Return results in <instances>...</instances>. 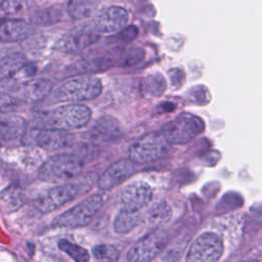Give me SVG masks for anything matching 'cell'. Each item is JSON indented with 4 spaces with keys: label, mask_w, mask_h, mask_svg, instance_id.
I'll list each match as a JSON object with an SVG mask.
<instances>
[{
    "label": "cell",
    "mask_w": 262,
    "mask_h": 262,
    "mask_svg": "<svg viewBox=\"0 0 262 262\" xmlns=\"http://www.w3.org/2000/svg\"><path fill=\"white\" fill-rule=\"evenodd\" d=\"M97 5L98 3L94 1L76 0V1H70L68 3L67 10L73 19L81 20L91 16L94 13Z\"/></svg>",
    "instance_id": "cell-22"
},
{
    "label": "cell",
    "mask_w": 262,
    "mask_h": 262,
    "mask_svg": "<svg viewBox=\"0 0 262 262\" xmlns=\"http://www.w3.org/2000/svg\"><path fill=\"white\" fill-rule=\"evenodd\" d=\"M137 36V29L134 26H128L121 32L111 36L107 39L108 44H126L131 42Z\"/></svg>",
    "instance_id": "cell-27"
},
{
    "label": "cell",
    "mask_w": 262,
    "mask_h": 262,
    "mask_svg": "<svg viewBox=\"0 0 262 262\" xmlns=\"http://www.w3.org/2000/svg\"><path fill=\"white\" fill-rule=\"evenodd\" d=\"M1 9L6 13H16L21 9L23 3L18 1H4L0 4Z\"/></svg>",
    "instance_id": "cell-30"
},
{
    "label": "cell",
    "mask_w": 262,
    "mask_h": 262,
    "mask_svg": "<svg viewBox=\"0 0 262 262\" xmlns=\"http://www.w3.org/2000/svg\"><path fill=\"white\" fill-rule=\"evenodd\" d=\"M27 131V123L23 118L10 117L0 120V146L13 139L23 137Z\"/></svg>",
    "instance_id": "cell-19"
},
{
    "label": "cell",
    "mask_w": 262,
    "mask_h": 262,
    "mask_svg": "<svg viewBox=\"0 0 262 262\" xmlns=\"http://www.w3.org/2000/svg\"><path fill=\"white\" fill-rule=\"evenodd\" d=\"M73 136L63 131L34 128L25 132L21 143L28 146H38L46 150H56L71 143Z\"/></svg>",
    "instance_id": "cell-10"
},
{
    "label": "cell",
    "mask_w": 262,
    "mask_h": 262,
    "mask_svg": "<svg viewBox=\"0 0 262 262\" xmlns=\"http://www.w3.org/2000/svg\"><path fill=\"white\" fill-rule=\"evenodd\" d=\"M223 252L220 236L213 232H205L198 236L191 244L186 262H217Z\"/></svg>",
    "instance_id": "cell-8"
},
{
    "label": "cell",
    "mask_w": 262,
    "mask_h": 262,
    "mask_svg": "<svg viewBox=\"0 0 262 262\" xmlns=\"http://www.w3.org/2000/svg\"><path fill=\"white\" fill-rule=\"evenodd\" d=\"M128 21L129 13L124 7L111 5L96 14L93 26L99 34L113 36L127 28Z\"/></svg>",
    "instance_id": "cell-12"
},
{
    "label": "cell",
    "mask_w": 262,
    "mask_h": 262,
    "mask_svg": "<svg viewBox=\"0 0 262 262\" xmlns=\"http://www.w3.org/2000/svg\"><path fill=\"white\" fill-rule=\"evenodd\" d=\"M114 64L111 56H96L76 61L68 68V74L73 76H91L108 70Z\"/></svg>",
    "instance_id": "cell-16"
},
{
    "label": "cell",
    "mask_w": 262,
    "mask_h": 262,
    "mask_svg": "<svg viewBox=\"0 0 262 262\" xmlns=\"http://www.w3.org/2000/svg\"><path fill=\"white\" fill-rule=\"evenodd\" d=\"M53 84L49 79L37 78L27 81L20 86V95L28 101H39L45 98L52 90Z\"/></svg>",
    "instance_id": "cell-17"
},
{
    "label": "cell",
    "mask_w": 262,
    "mask_h": 262,
    "mask_svg": "<svg viewBox=\"0 0 262 262\" xmlns=\"http://www.w3.org/2000/svg\"><path fill=\"white\" fill-rule=\"evenodd\" d=\"M169 216L170 208L166 204H159L150 210L148 214V220L152 224H161L166 221Z\"/></svg>",
    "instance_id": "cell-28"
},
{
    "label": "cell",
    "mask_w": 262,
    "mask_h": 262,
    "mask_svg": "<svg viewBox=\"0 0 262 262\" xmlns=\"http://www.w3.org/2000/svg\"><path fill=\"white\" fill-rule=\"evenodd\" d=\"M24 205L21 188L11 184L0 191V210L3 213H12Z\"/></svg>",
    "instance_id": "cell-20"
},
{
    "label": "cell",
    "mask_w": 262,
    "mask_h": 262,
    "mask_svg": "<svg viewBox=\"0 0 262 262\" xmlns=\"http://www.w3.org/2000/svg\"><path fill=\"white\" fill-rule=\"evenodd\" d=\"M37 118L41 129L67 132L86 126L91 120V111L81 103H68L42 112Z\"/></svg>",
    "instance_id": "cell-1"
},
{
    "label": "cell",
    "mask_w": 262,
    "mask_h": 262,
    "mask_svg": "<svg viewBox=\"0 0 262 262\" xmlns=\"http://www.w3.org/2000/svg\"><path fill=\"white\" fill-rule=\"evenodd\" d=\"M140 54H137V50L134 48H130L129 50L123 52L120 56L121 64L123 66H130L132 63H136L141 57Z\"/></svg>",
    "instance_id": "cell-29"
},
{
    "label": "cell",
    "mask_w": 262,
    "mask_h": 262,
    "mask_svg": "<svg viewBox=\"0 0 262 262\" xmlns=\"http://www.w3.org/2000/svg\"><path fill=\"white\" fill-rule=\"evenodd\" d=\"M152 200L151 187L143 181H136L125 186L120 194L122 210L138 213Z\"/></svg>",
    "instance_id": "cell-13"
},
{
    "label": "cell",
    "mask_w": 262,
    "mask_h": 262,
    "mask_svg": "<svg viewBox=\"0 0 262 262\" xmlns=\"http://www.w3.org/2000/svg\"><path fill=\"white\" fill-rule=\"evenodd\" d=\"M85 162L73 152L55 155L42 164L38 177L40 180L48 183H66L78 176Z\"/></svg>",
    "instance_id": "cell-3"
},
{
    "label": "cell",
    "mask_w": 262,
    "mask_h": 262,
    "mask_svg": "<svg viewBox=\"0 0 262 262\" xmlns=\"http://www.w3.org/2000/svg\"><path fill=\"white\" fill-rule=\"evenodd\" d=\"M24 61L25 57L20 52L0 47V75L2 78L21 69L25 66Z\"/></svg>",
    "instance_id": "cell-21"
},
{
    "label": "cell",
    "mask_w": 262,
    "mask_h": 262,
    "mask_svg": "<svg viewBox=\"0 0 262 262\" xmlns=\"http://www.w3.org/2000/svg\"><path fill=\"white\" fill-rule=\"evenodd\" d=\"M203 129L201 119L192 115H181L164 125L160 132L170 144H183L194 138Z\"/></svg>",
    "instance_id": "cell-7"
},
{
    "label": "cell",
    "mask_w": 262,
    "mask_h": 262,
    "mask_svg": "<svg viewBox=\"0 0 262 262\" xmlns=\"http://www.w3.org/2000/svg\"><path fill=\"white\" fill-rule=\"evenodd\" d=\"M61 11L55 7H48L35 11L31 15V23L36 26H49L60 20Z\"/></svg>",
    "instance_id": "cell-24"
},
{
    "label": "cell",
    "mask_w": 262,
    "mask_h": 262,
    "mask_svg": "<svg viewBox=\"0 0 262 262\" xmlns=\"http://www.w3.org/2000/svg\"><path fill=\"white\" fill-rule=\"evenodd\" d=\"M99 37L100 34L94 26L83 25L63 34L56 41L55 48L64 53H77L94 44Z\"/></svg>",
    "instance_id": "cell-9"
},
{
    "label": "cell",
    "mask_w": 262,
    "mask_h": 262,
    "mask_svg": "<svg viewBox=\"0 0 262 262\" xmlns=\"http://www.w3.org/2000/svg\"><path fill=\"white\" fill-rule=\"evenodd\" d=\"M33 32V27L23 19H0V42H16L25 40L29 38Z\"/></svg>",
    "instance_id": "cell-15"
},
{
    "label": "cell",
    "mask_w": 262,
    "mask_h": 262,
    "mask_svg": "<svg viewBox=\"0 0 262 262\" xmlns=\"http://www.w3.org/2000/svg\"><path fill=\"white\" fill-rule=\"evenodd\" d=\"M121 134L119 121L111 115L100 116L92 127V136L100 140H113Z\"/></svg>",
    "instance_id": "cell-18"
},
{
    "label": "cell",
    "mask_w": 262,
    "mask_h": 262,
    "mask_svg": "<svg viewBox=\"0 0 262 262\" xmlns=\"http://www.w3.org/2000/svg\"><path fill=\"white\" fill-rule=\"evenodd\" d=\"M171 144L164 138L160 131L149 132L129 148L128 158L134 164H145L166 157L170 151Z\"/></svg>",
    "instance_id": "cell-6"
},
{
    "label": "cell",
    "mask_w": 262,
    "mask_h": 262,
    "mask_svg": "<svg viewBox=\"0 0 262 262\" xmlns=\"http://www.w3.org/2000/svg\"><path fill=\"white\" fill-rule=\"evenodd\" d=\"M140 216L138 213H131L120 210L114 221V230L117 233H128L139 223Z\"/></svg>",
    "instance_id": "cell-23"
},
{
    "label": "cell",
    "mask_w": 262,
    "mask_h": 262,
    "mask_svg": "<svg viewBox=\"0 0 262 262\" xmlns=\"http://www.w3.org/2000/svg\"><path fill=\"white\" fill-rule=\"evenodd\" d=\"M95 180H98L96 176L89 174L79 180L58 184L37 195L34 205L41 213H50L74 200L79 194L90 190Z\"/></svg>",
    "instance_id": "cell-2"
},
{
    "label": "cell",
    "mask_w": 262,
    "mask_h": 262,
    "mask_svg": "<svg viewBox=\"0 0 262 262\" xmlns=\"http://www.w3.org/2000/svg\"><path fill=\"white\" fill-rule=\"evenodd\" d=\"M102 91L101 81L94 76H75L61 83L54 91L55 101L75 103L91 100Z\"/></svg>",
    "instance_id": "cell-4"
},
{
    "label": "cell",
    "mask_w": 262,
    "mask_h": 262,
    "mask_svg": "<svg viewBox=\"0 0 262 262\" xmlns=\"http://www.w3.org/2000/svg\"><path fill=\"white\" fill-rule=\"evenodd\" d=\"M92 254L95 262H118L120 257L119 250L115 246L108 244L95 246L92 250Z\"/></svg>",
    "instance_id": "cell-25"
},
{
    "label": "cell",
    "mask_w": 262,
    "mask_h": 262,
    "mask_svg": "<svg viewBox=\"0 0 262 262\" xmlns=\"http://www.w3.org/2000/svg\"><path fill=\"white\" fill-rule=\"evenodd\" d=\"M102 205V195L99 193L92 194L76 206L56 216L52 220V226L60 228H77L85 226L90 223Z\"/></svg>",
    "instance_id": "cell-5"
},
{
    "label": "cell",
    "mask_w": 262,
    "mask_h": 262,
    "mask_svg": "<svg viewBox=\"0 0 262 262\" xmlns=\"http://www.w3.org/2000/svg\"><path fill=\"white\" fill-rule=\"evenodd\" d=\"M134 170V163L129 158L120 159L101 174L97 180V186L101 190H111L130 178Z\"/></svg>",
    "instance_id": "cell-14"
},
{
    "label": "cell",
    "mask_w": 262,
    "mask_h": 262,
    "mask_svg": "<svg viewBox=\"0 0 262 262\" xmlns=\"http://www.w3.org/2000/svg\"><path fill=\"white\" fill-rule=\"evenodd\" d=\"M168 237L165 232L156 230L140 238L128 252V262H150L166 247Z\"/></svg>",
    "instance_id": "cell-11"
},
{
    "label": "cell",
    "mask_w": 262,
    "mask_h": 262,
    "mask_svg": "<svg viewBox=\"0 0 262 262\" xmlns=\"http://www.w3.org/2000/svg\"><path fill=\"white\" fill-rule=\"evenodd\" d=\"M58 248L68 254L75 262H88L89 260V254L87 250L67 239H60L58 242Z\"/></svg>",
    "instance_id": "cell-26"
}]
</instances>
